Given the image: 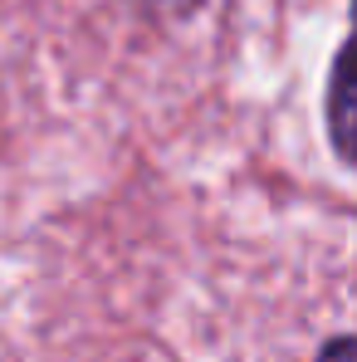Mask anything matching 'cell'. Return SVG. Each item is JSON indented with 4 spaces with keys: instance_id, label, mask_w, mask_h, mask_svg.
Masks as SVG:
<instances>
[{
    "instance_id": "obj_1",
    "label": "cell",
    "mask_w": 357,
    "mask_h": 362,
    "mask_svg": "<svg viewBox=\"0 0 357 362\" xmlns=\"http://www.w3.org/2000/svg\"><path fill=\"white\" fill-rule=\"evenodd\" d=\"M318 362H353V343H348V338H338V343H333Z\"/></svg>"
},
{
    "instance_id": "obj_2",
    "label": "cell",
    "mask_w": 357,
    "mask_h": 362,
    "mask_svg": "<svg viewBox=\"0 0 357 362\" xmlns=\"http://www.w3.org/2000/svg\"><path fill=\"white\" fill-rule=\"evenodd\" d=\"M152 5H172V10H186V5H201V0H152Z\"/></svg>"
}]
</instances>
